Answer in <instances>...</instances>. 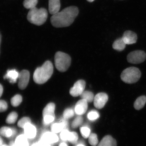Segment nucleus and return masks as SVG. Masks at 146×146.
I'll return each instance as SVG.
<instances>
[{"label": "nucleus", "instance_id": "nucleus-1", "mask_svg": "<svg viewBox=\"0 0 146 146\" xmlns=\"http://www.w3.org/2000/svg\"><path fill=\"white\" fill-rule=\"evenodd\" d=\"M78 9L75 6H70L52 15L50 21L52 25L57 28L70 26L72 24L78 14Z\"/></svg>", "mask_w": 146, "mask_h": 146}, {"label": "nucleus", "instance_id": "nucleus-2", "mask_svg": "<svg viewBox=\"0 0 146 146\" xmlns=\"http://www.w3.org/2000/svg\"><path fill=\"white\" fill-rule=\"evenodd\" d=\"M53 66L50 61H46L41 67L35 70L33 74V80L35 83L42 84L46 82L52 76Z\"/></svg>", "mask_w": 146, "mask_h": 146}, {"label": "nucleus", "instance_id": "nucleus-3", "mask_svg": "<svg viewBox=\"0 0 146 146\" xmlns=\"http://www.w3.org/2000/svg\"><path fill=\"white\" fill-rule=\"evenodd\" d=\"M48 18V11L44 8L37 9L36 7L30 9L28 13L29 22L36 25H42L44 23Z\"/></svg>", "mask_w": 146, "mask_h": 146}, {"label": "nucleus", "instance_id": "nucleus-4", "mask_svg": "<svg viewBox=\"0 0 146 146\" xmlns=\"http://www.w3.org/2000/svg\"><path fill=\"white\" fill-rule=\"evenodd\" d=\"M141 71L136 67H130L124 70L121 74V78L123 82L127 84L136 83L141 78Z\"/></svg>", "mask_w": 146, "mask_h": 146}, {"label": "nucleus", "instance_id": "nucleus-5", "mask_svg": "<svg viewBox=\"0 0 146 146\" xmlns=\"http://www.w3.org/2000/svg\"><path fill=\"white\" fill-rule=\"evenodd\" d=\"M54 60L56 67L60 72L67 71L71 65V58L70 56L61 52L56 53Z\"/></svg>", "mask_w": 146, "mask_h": 146}, {"label": "nucleus", "instance_id": "nucleus-6", "mask_svg": "<svg viewBox=\"0 0 146 146\" xmlns=\"http://www.w3.org/2000/svg\"><path fill=\"white\" fill-rule=\"evenodd\" d=\"M55 109L54 104L50 103L48 104L43 110V122L45 125H48L54 121Z\"/></svg>", "mask_w": 146, "mask_h": 146}, {"label": "nucleus", "instance_id": "nucleus-7", "mask_svg": "<svg viewBox=\"0 0 146 146\" xmlns=\"http://www.w3.org/2000/svg\"><path fill=\"white\" fill-rule=\"evenodd\" d=\"M146 59V53L143 51L136 50L131 52L128 54L127 60L132 64H140Z\"/></svg>", "mask_w": 146, "mask_h": 146}, {"label": "nucleus", "instance_id": "nucleus-8", "mask_svg": "<svg viewBox=\"0 0 146 146\" xmlns=\"http://www.w3.org/2000/svg\"><path fill=\"white\" fill-rule=\"evenodd\" d=\"M86 86V82L84 80H80L76 82L74 86L70 89V93L73 97L80 96L83 93Z\"/></svg>", "mask_w": 146, "mask_h": 146}, {"label": "nucleus", "instance_id": "nucleus-9", "mask_svg": "<svg viewBox=\"0 0 146 146\" xmlns=\"http://www.w3.org/2000/svg\"><path fill=\"white\" fill-rule=\"evenodd\" d=\"M108 100V96L107 94L104 93H99L94 97V106L98 109H102L104 107Z\"/></svg>", "mask_w": 146, "mask_h": 146}, {"label": "nucleus", "instance_id": "nucleus-10", "mask_svg": "<svg viewBox=\"0 0 146 146\" xmlns=\"http://www.w3.org/2000/svg\"><path fill=\"white\" fill-rule=\"evenodd\" d=\"M30 79V73L27 70H23L21 71L19 74L18 87L19 89H25L28 84Z\"/></svg>", "mask_w": 146, "mask_h": 146}, {"label": "nucleus", "instance_id": "nucleus-11", "mask_svg": "<svg viewBox=\"0 0 146 146\" xmlns=\"http://www.w3.org/2000/svg\"><path fill=\"white\" fill-rule=\"evenodd\" d=\"M122 38L126 45L135 44L137 40V35L135 33L130 31L125 32Z\"/></svg>", "mask_w": 146, "mask_h": 146}, {"label": "nucleus", "instance_id": "nucleus-12", "mask_svg": "<svg viewBox=\"0 0 146 146\" xmlns=\"http://www.w3.org/2000/svg\"><path fill=\"white\" fill-rule=\"evenodd\" d=\"M88 103L85 100L82 99L78 102L75 107L76 114L79 116L84 114L88 108Z\"/></svg>", "mask_w": 146, "mask_h": 146}, {"label": "nucleus", "instance_id": "nucleus-13", "mask_svg": "<svg viewBox=\"0 0 146 146\" xmlns=\"http://www.w3.org/2000/svg\"><path fill=\"white\" fill-rule=\"evenodd\" d=\"M41 139L51 145L57 143L58 141L57 135L52 131L45 132L42 135Z\"/></svg>", "mask_w": 146, "mask_h": 146}, {"label": "nucleus", "instance_id": "nucleus-14", "mask_svg": "<svg viewBox=\"0 0 146 146\" xmlns=\"http://www.w3.org/2000/svg\"><path fill=\"white\" fill-rule=\"evenodd\" d=\"M25 135L27 138L32 139L35 137L36 133V127L31 123H29L24 128Z\"/></svg>", "mask_w": 146, "mask_h": 146}, {"label": "nucleus", "instance_id": "nucleus-15", "mask_svg": "<svg viewBox=\"0 0 146 146\" xmlns=\"http://www.w3.org/2000/svg\"><path fill=\"white\" fill-rule=\"evenodd\" d=\"M19 74L20 73L16 70H8L4 76V78L8 79L10 83H15L19 78Z\"/></svg>", "mask_w": 146, "mask_h": 146}, {"label": "nucleus", "instance_id": "nucleus-16", "mask_svg": "<svg viewBox=\"0 0 146 146\" xmlns=\"http://www.w3.org/2000/svg\"><path fill=\"white\" fill-rule=\"evenodd\" d=\"M49 11L53 15L59 11L60 7V0H49Z\"/></svg>", "mask_w": 146, "mask_h": 146}, {"label": "nucleus", "instance_id": "nucleus-17", "mask_svg": "<svg viewBox=\"0 0 146 146\" xmlns=\"http://www.w3.org/2000/svg\"><path fill=\"white\" fill-rule=\"evenodd\" d=\"M117 142L114 138L110 135L105 136L102 139L97 146H117Z\"/></svg>", "mask_w": 146, "mask_h": 146}, {"label": "nucleus", "instance_id": "nucleus-18", "mask_svg": "<svg viewBox=\"0 0 146 146\" xmlns=\"http://www.w3.org/2000/svg\"><path fill=\"white\" fill-rule=\"evenodd\" d=\"M65 120H63L59 123L53 124L51 127L52 131L56 133L61 132L62 130L65 129L67 125V122Z\"/></svg>", "mask_w": 146, "mask_h": 146}, {"label": "nucleus", "instance_id": "nucleus-19", "mask_svg": "<svg viewBox=\"0 0 146 146\" xmlns=\"http://www.w3.org/2000/svg\"><path fill=\"white\" fill-rule=\"evenodd\" d=\"M146 103V97L145 96H142L138 97L134 102V108L136 110H140L143 108Z\"/></svg>", "mask_w": 146, "mask_h": 146}, {"label": "nucleus", "instance_id": "nucleus-20", "mask_svg": "<svg viewBox=\"0 0 146 146\" xmlns=\"http://www.w3.org/2000/svg\"><path fill=\"white\" fill-rule=\"evenodd\" d=\"M28 139L25 134H21L16 137L15 143L17 146H29Z\"/></svg>", "mask_w": 146, "mask_h": 146}, {"label": "nucleus", "instance_id": "nucleus-21", "mask_svg": "<svg viewBox=\"0 0 146 146\" xmlns=\"http://www.w3.org/2000/svg\"><path fill=\"white\" fill-rule=\"evenodd\" d=\"M126 45L122 38H119L114 42L112 44V48L119 51H122L125 48Z\"/></svg>", "mask_w": 146, "mask_h": 146}, {"label": "nucleus", "instance_id": "nucleus-22", "mask_svg": "<svg viewBox=\"0 0 146 146\" xmlns=\"http://www.w3.org/2000/svg\"><path fill=\"white\" fill-rule=\"evenodd\" d=\"M0 134L6 138H11L13 135V129L7 127H3L0 129Z\"/></svg>", "mask_w": 146, "mask_h": 146}, {"label": "nucleus", "instance_id": "nucleus-23", "mask_svg": "<svg viewBox=\"0 0 146 146\" xmlns=\"http://www.w3.org/2000/svg\"><path fill=\"white\" fill-rule=\"evenodd\" d=\"M82 99L85 100L88 102H91L94 101V94L92 92L89 91H84L80 95Z\"/></svg>", "mask_w": 146, "mask_h": 146}, {"label": "nucleus", "instance_id": "nucleus-24", "mask_svg": "<svg viewBox=\"0 0 146 146\" xmlns=\"http://www.w3.org/2000/svg\"><path fill=\"white\" fill-rule=\"evenodd\" d=\"M38 3V0H25L23 5L26 8L31 9L36 7Z\"/></svg>", "mask_w": 146, "mask_h": 146}, {"label": "nucleus", "instance_id": "nucleus-25", "mask_svg": "<svg viewBox=\"0 0 146 146\" xmlns=\"http://www.w3.org/2000/svg\"><path fill=\"white\" fill-rule=\"evenodd\" d=\"M23 101V98L20 95H16L11 98V102L12 106L14 107H17Z\"/></svg>", "mask_w": 146, "mask_h": 146}, {"label": "nucleus", "instance_id": "nucleus-26", "mask_svg": "<svg viewBox=\"0 0 146 146\" xmlns=\"http://www.w3.org/2000/svg\"><path fill=\"white\" fill-rule=\"evenodd\" d=\"M18 114L15 112H11L7 116L6 121L8 124H13L16 122L18 118Z\"/></svg>", "mask_w": 146, "mask_h": 146}, {"label": "nucleus", "instance_id": "nucleus-27", "mask_svg": "<svg viewBox=\"0 0 146 146\" xmlns=\"http://www.w3.org/2000/svg\"><path fill=\"white\" fill-rule=\"evenodd\" d=\"M89 143L92 146H96L98 144V140L96 134L92 133L89 137Z\"/></svg>", "mask_w": 146, "mask_h": 146}, {"label": "nucleus", "instance_id": "nucleus-28", "mask_svg": "<svg viewBox=\"0 0 146 146\" xmlns=\"http://www.w3.org/2000/svg\"><path fill=\"white\" fill-rule=\"evenodd\" d=\"M99 117V113L96 110H92L90 111L87 115V118L90 121H95L98 119Z\"/></svg>", "mask_w": 146, "mask_h": 146}, {"label": "nucleus", "instance_id": "nucleus-29", "mask_svg": "<svg viewBox=\"0 0 146 146\" xmlns=\"http://www.w3.org/2000/svg\"><path fill=\"white\" fill-rule=\"evenodd\" d=\"M29 123H31L30 119L27 117H24L19 120L18 123V125L19 127L24 128L25 125Z\"/></svg>", "mask_w": 146, "mask_h": 146}, {"label": "nucleus", "instance_id": "nucleus-30", "mask_svg": "<svg viewBox=\"0 0 146 146\" xmlns=\"http://www.w3.org/2000/svg\"><path fill=\"white\" fill-rule=\"evenodd\" d=\"M80 132L84 138H89L91 133V130L89 128L87 127H82L80 128Z\"/></svg>", "mask_w": 146, "mask_h": 146}, {"label": "nucleus", "instance_id": "nucleus-31", "mask_svg": "<svg viewBox=\"0 0 146 146\" xmlns=\"http://www.w3.org/2000/svg\"><path fill=\"white\" fill-rule=\"evenodd\" d=\"M74 115V110L71 108H68L65 110L63 112V117L65 119H68L72 117Z\"/></svg>", "mask_w": 146, "mask_h": 146}, {"label": "nucleus", "instance_id": "nucleus-32", "mask_svg": "<svg viewBox=\"0 0 146 146\" xmlns=\"http://www.w3.org/2000/svg\"><path fill=\"white\" fill-rule=\"evenodd\" d=\"M78 138V135L76 132H70L68 141L72 143L75 144L77 142Z\"/></svg>", "mask_w": 146, "mask_h": 146}, {"label": "nucleus", "instance_id": "nucleus-33", "mask_svg": "<svg viewBox=\"0 0 146 146\" xmlns=\"http://www.w3.org/2000/svg\"><path fill=\"white\" fill-rule=\"evenodd\" d=\"M82 122H83V119L81 117L79 116L77 117L72 123V127L73 128H76L78 127L79 126L82 124Z\"/></svg>", "mask_w": 146, "mask_h": 146}, {"label": "nucleus", "instance_id": "nucleus-34", "mask_svg": "<svg viewBox=\"0 0 146 146\" xmlns=\"http://www.w3.org/2000/svg\"><path fill=\"white\" fill-rule=\"evenodd\" d=\"M70 131L68 129H65L61 131L60 134V137L61 140L63 141H67L68 140L70 134Z\"/></svg>", "mask_w": 146, "mask_h": 146}, {"label": "nucleus", "instance_id": "nucleus-35", "mask_svg": "<svg viewBox=\"0 0 146 146\" xmlns=\"http://www.w3.org/2000/svg\"><path fill=\"white\" fill-rule=\"evenodd\" d=\"M8 108L7 103L5 101L0 100V112L5 111Z\"/></svg>", "mask_w": 146, "mask_h": 146}, {"label": "nucleus", "instance_id": "nucleus-36", "mask_svg": "<svg viewBox=\"0 0 146 146\" xmlns=\"http://www.w3.org/2000/svg\"><path fill=\"white\" fill-rule=\"evenodd\" d=\"M39 143H40V145L41 146H51V144L45 142V141H43V140L40 139Z\"/></svg>", "mask_w": 146, "mask_h": 146}, {"label": "nucleus", "instance_id": "nucleus-37", "mask_svg": "<svg viewBox=\"0 0 146 146\" xmlns=\"http://www.w3.org/2000/svg\"><path fill=\"white\" fill-rule=\"evenodd\" d=\"M3 91V86H2L1 84H0V98L2 95Z\"/></svg>", "mask_w": 146, "mask_h": 146}, {"label": "nucleus", "instance_id": "nucleus-38", "mask_svg": "<svg viewBox=\"0 0 146 146\" xmlns=\"http://www.w3.org/2000/svg\"><path fill=\"white\" fill-rule=\"evenodd\" d=\"M31 146H41V145H40V143L39 142L38 143H34Z\"/></svg>", "mask_w": 146, "mask_h": 146}, {"label": "nucleus", "instance_id": "nucleus-39", "mask_svg": "<svg viewBox=\"0 0 146 146\" xmlns=\"http://www.w3.org/2000/svg\"><path fill=\"white\" fill-rule=\"evenodd\" d=\"M9 145L11 146H17L15 143V142H14L13 141H11L9 143Z\"/></svg>", "mask_w": 146, "mask_h": 146}, {"label": "nucleus", "instance_id": "nucleus-40", "mask_svg": "<svg viewBox=\"0 0 146 146\" xmlns=\"http://www.w3.org/2000/svg\"><path fill=\"white\" fill-rule=\"evenodd\" d=\"M3 141L2 138H1V136H0V146H2L3 144Z\"/></svg>", "mask_w": 146, "mask_h": 146}, {"label": "nucleus", "instance_id": "nucleus-41", "mask_svg": "<svg viewBox=\"0 0 146 146\" xmlns=\"http://www.w3.org/2000/svg\"><path fill=\"white\" fill-rule=\"evenodd\" d=\"M59 146H68V145H67V144L65 143H61L60 144Z\"/></svg>", "mask_w": 146, "mask_h": 146}, {"label": "nucleus", "instance_id": "nucleus-42", "mask_svg": "<svg viewBox=\"0 0 146 146\" xmlns=\"http://www.w3.org/2000/svg\"><path fill=\"white\" fill-rule=\"evenodd\" d=\"M76 146H85L82 144H79L78 145Z\"/></svg>", "mask_w": 146, "mask_h": 146}, {"label": "nucleus", "instance_id": "nucleus-43", "mask_svg": "<svg viewBox=\"0 0 146 146\" xmlns=\"http://www.w3.org/2000/svg\"><path fill=\"white\" fill-rule=\"evenodd\" d=\"M1 35L0 33V46H1Z\"/></svg>", "mask_w": 146, "mask_h": 146}, {"label": "nucleus", "instance_id": "nucleus-44", "mask_svg": "<svg viewBox=\"0 0 146 146\" xmlns=\"http://www.w3.org/2000/svg\"><path fill=\"white\" fill-rule=\"evenodd\" d=\"M87 1L89 2H93L95 0H87Z\"/></svg>", "mask_w": 146, "mask_h": 146}, {"label": "nucleus", "instance_id": "nucleus-45", "mask_svg": "<svg viewBox=\"0 0 146 146\" xmlns=\"http://www.w3.org/2000/svg\"><path fill=\"white\" fill-rule=\"evenodd\" d=\"M2 146H10V145H5V144H3V145Z\"/></svg>", "mask_w": 146, "mask_h": 146}]
</instances>
